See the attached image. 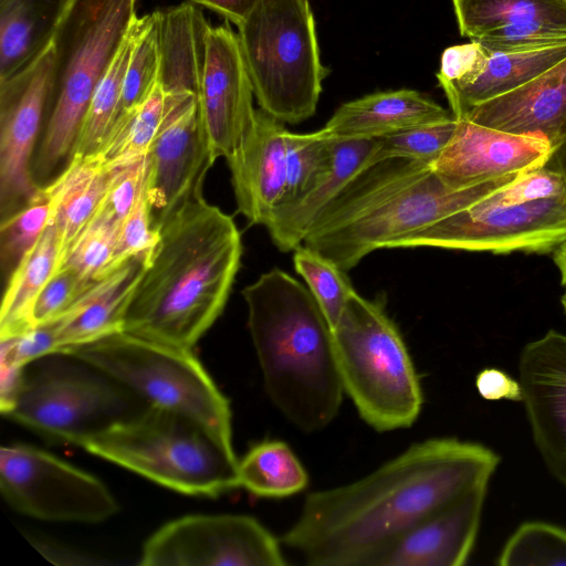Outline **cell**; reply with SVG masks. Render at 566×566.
I'll use <instances>...</instances> for the list:
<instances>
[{"label":"cell","instance_id":"cell-1","mask_svg":"<svg viewBox=\"0 0 566 566\" xmlns=\"http://www.w3.org/2000/svg\"><path fill=\"white\" fill-rule=\"evenodd\" d=\"M500 457L480 443L431 438L352 483L310 493L284 546L313 566H368L373 557L464 493L488 485Z\"/></svg>","mask_w":566,"mask_h":566},{"label":"cell","instance_id":"cell-2","mask_svg":"<svg viewBox=\"0 0 566 566\" xmlns=\"http://www.w3.org/2000/svg\"><path fill=\"white\" fill-rule=\"evenodd\" d=\"M241 255L234 220L197 192L160 226L123 331L192 350L223 312Z\"/></svg>","mask_w":566,"mask_h":566},{"label":"cell","instance_id":"cell-3","mask_svg":"<svg viewBox=\"0 0 566 566\" xmlns=\"http://www.w3.org/2000/svg\"><path fill=\"white\" fill-rule=\"evenodd\" d=\"M517 175L454 187L433 164L388 158L356 175L312 223L302 244L346 272L373 251L394 248L398 240L482 200Z\"/></svg>","mask_w":566,"mask_h":566},{"label":"cell","instance_id":"cell-4","mask_svg":"<svg viewBox=\"0 0 566 566\" xmlns=\"http://www.w3.org/2000/svg\"><path fill=\"white\" fill-rule=\"evenodd\" d=\"M242 296L265 391L298 430L311 433L338 415L344 389L333 327L308 289L273 269Z\"/></svg>","mask_w":566,"mask_h":566},{"label":"cell","instance_id":"cell-5","mask_svg":"<svg viewBox=\"0 0 566 566\" xmlns=\"http://www.w3.org/2000/svg\"><path fill=\"white\" fill-rule=\"evenodd\" d=\"M80 447L184 494L217 496L239 488L232 441L174 410L147 406Z\"/></svg>","mask_w":566,"mask_h":566},{"label":"cell","instance_id":"cell-6","mask_svg":"<svg viewBox=\"0 0 566 566\" xmlns=\"http://www.w3.org/2000/svg\"><path fill=\"white\" fill-rule=\"evenodd\" d=\"M137 0H69L54 33V76L35 158L40 177L69 159L102 77L137 19Z\"/></svg>","mask_w":566,"mask_h":566},{"label":"cell","instance_id":"cell-7","mask_svg":"<svg viewBox=\"0 0 566 566\" xmlns=\"http://www.w3.org/2000/svg\"><path fill=\"white\" fill-rule=\"evenodd\" d=\"M333 334L344 394L359 417L378 432L412 426L423 402L420 379L382 304L354 292Z\"/></svg>","mask_w":566,"mask_h":566},{"label":"cell","instance_id":"cell-8","mask_svg":"<svg viewBox=\"0 0 566 566\" xmlns=\"http://www.w3.org/2000/svg\"><path fill=\"white\" fill-rule=\"evenodd\" d=\"M238 38L260 108L284 124L312 117L328 69L308 0H259Z\"/></svg>","mask_w":566,"mask_h":566},{"label":"cell","instance_id":"cell-9","mask_svg":"<svg viewBox=\"0 0 566 566\" xmlns=\"http://www.w3.org/2000/svg\"><path fill=\"white\" fill-rule=\"evenodd\" d=\"M59 355L104 374L147 406L189 416L232 441L229 400L190 349L120 331Z\"/></svg>","mask_w":566,"mask_h":566},{"label":"cell","instance_id":"cell-10","mask_svg":"<svg viewBox=\"0 0 566 566\" xmlns=\"http://www.w3.org/2000/svg\"><path fill=\"white\" fill-rule=\"evenodd\" d=\"M486 197L398 240L394 248L549 253L566 241V197L511 206L493 205Z\"/></svg>","mask_w":566,"mask_h":566},{"label":"cell","instance_id":"cell-11","mask_svg":"<svg viewBox=\"0 0 566 566\" xmlns=\"http://www.w3.org/2000/svg\"><path fill=\"white\" fill-rule=\"evenodd\" d=\"M99 373L49 369L23 374L21 386L4 416L44 434L80 446L109 423L133 415L122 385Z\"/></svg>","mask_w":566,"mask_h":566},{"label":"cell","instance_id":"cell-12","mask_svg":"<svg viewBox=\"0 0 566 566\" xmlns=\"http://www.w3.org/2000/svg\"><path fill=\"white\" fill-rule=\"evenodd\" d=\"M0 490L12 509L43 521L97 523L118 509L97 478L24 444L0 449Z\"/></svg>","mask_w":566,"mask_h":566},{"label":"cell","instance_id":"cell-13","mask_svg":"<svg viewBox=\"0 0 566 566\" xmlns=\"http://www.w3.org/2000/svg\"><path fill=\"white\" fill-rule=\"evenodd\" d=\"M144 566H283L282 542L244 514L187 515L144 544Z\"/></svg>","mask_w":566,"mask_h":566},{"label":"cell","instance_id":"cell-14","mask_svg":"<svg viewBox=\"0 0 566 566\" xmlns=\"http://www.w3.org/2000/svg\"><path fill=\"white\" fill-rule=\"evenodd\" d=\"M54 46L51 42L27 66L0 81V208L1 220L41 192L31 160L45 125L53 88Z\"/></svg>","mask_w":566,"mask_h":566},{"label":"cell","instance_id":"cell-15","mask_svg":"<svg viewBox=\"0 0 566 566\" xmlns=\"http://www.w3.org/2000/svg\"><path fill=\"white\" fill-rule=\"evenodd\" d=\"M167 108L147 155V197L157 230L184 202L202 191L206 176L217 160L203 128L198 97L167 103Z\"/></svg>","mask_w":566,"mask_h":566},{"label":"cell","instance_id":"cell-16","mask_svg":"<svg viewBox=\"0 0 566 566\" xmlns=\"http://www.w3.org/2000/svg\"><path fill=\"white\" fill-rule=\"evenodd\" d=\"M253 97L238 34L227 25H210L198 103L216 159L229 158L251 129L256 113Z\"/></svg>","mask_w":566,"mask_h":566},{"label":"cell","instance_id":"cell-17","mask_svg":"<svg viewBox=\"0 0 566 566\" xmlns=\"http://www.w3.org/2000/svg\"><path fill=\"white\" fill-rule=\"evenodd\" d=\"M566 56V43L521 52H492L475 42L447 48L438 82L457 119L473 107L528 83Z\"/></svg>","mask_w":566,"mask_h":566},{"label":"cell","instance_id":"cell-18","mask_svg":"<svg viewBox=\"0 0 566 566\" xmlns=\"http://www.w3.org/2000/svg\"><path fill=\"white\" fill-rule=\"evenodd\" d=\"M518 370L535 444L548 470L566 486V335L551 329L526 344Z\"/></svg>","mask_w":566,"mask_h":566},{"label":"cell","instance_id":"cell-19","mask_svg":"<svg viewBox=\"0 0 566 566\" xmlns=\"http://www.w3.org/2000/svg\"><path fill=\"white\" fill-rule=\"evenodd\" d=\"M460 34L500 53L566 43V0H452Z\"/></svg>","mask_w":566,"mask_h":566},{"label":"cell","instance_id":"cell-20","mask_svg":"<svg viewBox=\"0 0 566 566\" xmlns=\"http://www.w3.org/2000/svg\"><path fill=\"white\" fill-rule=\"evenodd\" d=\"M454 134L433 164L454 187L516 175L549 163L554 147L545 138L494 129L457 119Z\"/></svg>","mask_w":566,"mask_h":566},{"label":"cell","instance_id":"cell-21","mask_svg":"<svg viewBox=\"0 0 566 566\" xmlns=\"http://www.w3.org/2000/svg\"><path fill=\"white\" fill-rule=\"evenodd\" d=\"M488 485L436 511L376 554L368 566H461L479 532Z\"/></svg>","mask_w":566,"mask_h":566},{"label":"cell","instance_id":"cell-22","mask_svg":"<svg viewBox=\"0 0 566 566\" xmlns=\"http://www.w3.org/2000/svg\"><path fill=\"white\" fill-rule=\"evenodd\" d=\"M287 134L284 123L259 108L243 142L226 159L237 210L250 224L264 227L282 199Z\"/></svg>","mask_w":566,"mask_h":566},{"label":"cell","instance_id":"cell-23","mask_svg":"<svg viewBox=\"0 0 566 566\" xmlns=\"http://www.w3.org/2000/svg\"><path fill=\"white\" fill-rule=\"evenodd\" d=\"M461 119L558 145L566 123V56L523 86L482 103Z\"/></svg>","mask_w":566,"mask_h":566},{"label":"cell","instance_id":"cell-24","mask_svg":"<svg viewBox=\"0 0 566 566\" xmlns=\"http://www.w3.org/2000/svg\"><path fill=\"white\" fill-rule=\"evenodd\" d=\"M376 139L332 136L331 155L325 169L292 203L273 211L264 226L281 252L294 251L317 217L366 167L374 165Z\"/></svg>","mask_w":566,"mask_h":566},{"label":"cell","instance_id":"cell-25","mask_svg":"<svg viewBox=\"0 0 566 566\" xmlns=\"http://www.w3.org/2000/svg\"><path fill=\"white\" fill-rule=\"evenodd\" d=\"M148 255L132 258L98 280L63 317L53 322V355L123 331L126 310L145 270Z\"/></svg>","mask_w":566,"mask_h":566},{"label":"cell","instance_id":"cell-26","mask_svg":"<svg viewBox=\"0 0 566 566\" xmlns=\"http://www.w3.org/2000/svg\"><path fill=\"white\" fill-rule=\"evenodd\" d=\"M454 117L413 90L373 93L342 104L324 128L337 138L375 139Z\"/></svg>","mask_w":566,"mask_h":566},{"label":"cell","instance_id":"cell-27","mask_svg":"<svg viewBox=\"0 0 566 566\" xmlns=\"http://www.w3.org/2000/svg\"><path fill=\"white\" fill-rule=\"evenodd\" d=\"M113 170L95 154L71 156L63 170L42 187L50 201V222L59 239V268L75 238L96 213Z\"/></svg>","mask_w":566,"mask_h":566},{"label":"cell","instance_id":"cell-28","mask_svg":"<svg viewBox=\"0 0 566 566\" xmlns=\"http://www.w3.org/2000/svg\"><path fill=\"white\" fill-rule=\"evenodd\" d=\"M209 27L189 1L160 11L158 84L166 97H198Z\"/></svg>","mask_w":566,"mask_h":566},{"label":"cell","instance_id":"cell-29","mask_svg":"<svg viewBox=\"0 0 566 566\" xmlns=\"http://www.w3.org/2000/svg\"><path fill=\"white\" fill-rule=\"evenodd\" d=\"M69 0H0V81L32 62L53 40Z\"/></svg>","mask_w":566,"mask_h":566},{"label":"cell","instance_id":"cell-30","mask_svg":"<svg viewBox=\"0 0 566 566\" xmlns=\"http://www.w3.org/2000/svg\"><path fill=\"white\" fill-rule=\"evenodd\" d=\"M59 239L49 221L42 235L8 277L0 310V338L33 328L35 300L59 268Z\"/></svg>","mask_w":566,"mask_h":566},{"label":"cell","instance_id":"cell-31","mask_svg":"<svg viewBox=\"0 0 566 566\" xmlns=\"http://www.w3.org/2000/svg\"><path fill=\"white\" fill-rule=\"evenodd\" d=\"M238 483L255 496L284 499L304 491L308 474L287 443L265 440L239 460Z\"/></svg>","mask_w":566,"mask_h":566},{"label":"cell","instance_id":"cell-32","mask_svg":"<svg viewBox=\"0 0 566 566\" xmlns=\"http://www.w3.org/2000/svg\"><path fill=\"white\" fill-rule=\"evenodd\" d=\"M167 112L165 94L157 84L142 104L119 115L94 154L111 169L145 158Z\"/></svg>","mask_w":566,"mask_h":566},{"label":"cell","instance_id":"cell-33","mask_svg":"<svg viewBox=\"0 0 566 566\" xmlns=\"http://www.w3.org/2000/svg\"><path fill=\"white\" fill-rule=\"evenodd\" d=\"M132 33L133 28L94 91L70 157L96 153L119 117L123 83L132 49Z\"/></svg>","mask_w":566,"mask_h":566},{"label":"cell","instance_id":"cell-34","mask_svg":"<svg viewBox=\"0 0 566 566\" xmlns=\"http://www.w3.org/2000/svg\"><path fill=\"white\" fill-rule=\"evenodd\" d=\"M159 33L160 10L137 17L133 25L132 49L123 83L122 113L142 104L158 84Z\"/></svg>","mask_w":566,"mask_h":566},{"label":"cell","instance_id":"cell-35","mask_svg":"<svg viewBox=\"0 0 566 566\" xmlns=\"http://www.w3.org/2000/svg\"><path fill=\"white\" fill-rule=\"evenodd\" d=\"M120 226V221L102 201L96 213L69 248L60 268H69L90 282L103 279L111 263Z\"/></svg>","mask_w":566,"mask_h":566},{"label":"cell","instance_id":"cell-36","mask_svg":"<svg viewBox=\"0 0 566 566\" xmlns=\"http://www.w3.org/2000/svg\"><path fill=\"white\" fill-rule=\"evenodd\" d=\"M293 263L327 321L334 327L348 300L356 292L345 272L303 244L294 250Z\"/></svg>","mask_w":566,"mask_h":566},{"label":"cell","instance_id":"cell-37","mask_svg":"<svg viewBox=\"0 0 566 566\" xmlns=\"http://www.w3.org/2000/svg\"><path fill=\"white\" fill-rule=\"evenodd\" d=\"M501 566H566V530L544 523L522 524L504 545Z\"/></svg>","mask_w":566,"mask_h":566},{"label":"cell","instance_id":"cell-38","mask_svg":"<svg viewBox=\"0 0 566 566\" xmlns=\"http://www.w3.org/2000/svg\"><path fill=\"white\" fill-rule=\"evenodd\" d=\"M331 139L332 135L324 127L307 134L289 132L285 188L275 210L295 201L325 169L331 155Z\"/></svg>","mask_w":566,"mask_h":566},{"label":"cell","instance_id":"cell-39","mask_svg":"<svg viewBox=\"0 0 566 566\" xmlns=\"http://www.w3.org/2000/svg\"><path fill=\"white\" fill-rule=\"evenodd\" d=\"M51 207L43 188L30 203L1 220L0 263L9 277L34 247L50 221Z\"/></svg>","mask_w":566,"mask_h":566},{"label":"cell","instance_id":"cell-40","mask_svg":"<svg viewBox=\"0 0 566 566\" xmlns=\"http://www.w3.org/2000/svg\"><path fill=\"white\" fill-rule=\"evenodd\" d=\"M457 124V118L452 117L375 138L377 145L373 161L376 164L388 158H408L434 164L451 140Z\"/></svg>","mask_w":566,"mask_h":566},{"label":"cell","instance_id":"cell-41","mask_svg":"<svg viewBox=\"0 0 566 566\" xmlns=\"http://www.w3.org/2000/svg\"><path fill=\"white\" fill-rule=\"evenodd\" d=\"M158 238L159 230L153 226L146 182L119 228L113 256L104 277L129 259L148 255L156 245Z\"/></svg>","mask_w":566,"mask_h":566},{"label":"cell","instance_id":"cell-42","mask_svg":"<svg viewBox=\"0 0 566 566\" xmlns=\"http://www.w3.org/2000/svg\"><path fill=\"white\" fill-rule=\"evenodd\" d=\"M566 197V181L549 163L524 171L492 192L486 200L493 205L511 206Z\"/></svg>","mask_w":566,"mask_h":566},{"label":"cell","instance_id":"cell-43","mask_svg":"<svg viewBox=\"0 0 566 566\" xmlns=\"http://www.w3.org/2000/svg\"><path fill=\"white\" fill-rule=\"evenodd\" d=\"M96 282L86 281L65 266L56 270L35 300L33 327L63 317Z\"/></svg>","mask_w":566,"mask_h":566},{"label":"cell","instance_id":"cell-44","mask_svg":"<svg viewBox=\"0 0 566 566\" xmlns=\"http://www.w3.org/2000/svg\"><path fill=\"white\" fill-rule=\"evenodd\" d=\"M475 387L481 397L486 400L522 401V388L505 371L497 368L482 369L475 378Z\"/></svg>","mask_w":566,"mask_h":566},{"label":"cell","instance_id":"cell-45","mask_svg":"<svg viewBox=\"0 0 566 566\" xmlns=\"http://www.w3.org/2000/svg\"><path fill=\"white\" fill-rule=\"evenodd\" d=\"M189 2L207 8L238 27L259 0H189Z\"/></svg>","mask_w":566,"mask_h":566},{"label":"cell","instance_id":"cell-46","mask_svg":"<svg viewBox=\"0 0 566 566\" xmlns=\"http://www.w3.org/2000/svg\"><path fill=\"white\" fill-rule=\"evenodd\" d=\"M554 262L560 274L562 285H566V241L554 251Z\"/></svg>","mask_w":566,"mask_h":566},{"label":"cell","instance_id":"cell-47","mask_svg":"<svg viewBox=\"0 0 566 566\" xmlns=\"http://www.w3.org/2000/svg\"><path fill=\"white\" fill-rule=\"evenodd\" d=\"M560 302H562L563 308H564V311L566 313V285L564 286V293H563V295L560 297Z\"/></svg>","mask_w":566,"mask_h":566}]
</instances>
